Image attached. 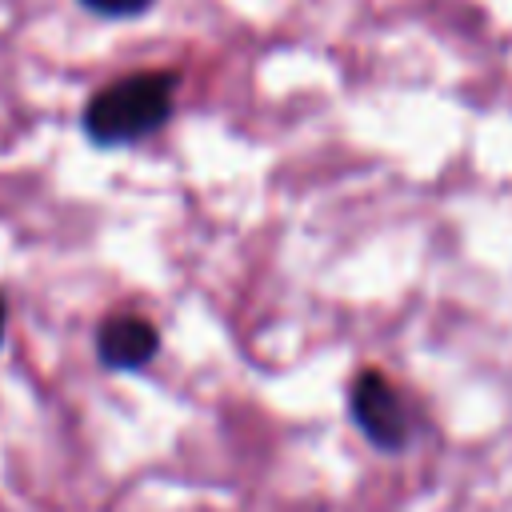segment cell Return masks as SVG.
Listing matches in <instances>:
<instances>
[{"instance_id":"cell-1","label":"cell","mask_w":512,"mask_h":512,"mask_svg":"<svg viewBox=\"0 0 512 512\" xmlns=\"http://www.w3.org/2000/svg\"><path fill=\"white\" fill-rule=\"evenodd\" d=\"M180 72L140 68L96 88L80 108V132L96 148H128L156 136L176 112Z\"/></svg>"},{"instance_id":"cell-2","label":"cell","mask_w":512,"mask_h":512,"mask_svg":"<svg viewBox=\"0 0 512 512\" xmlns=\"http://www.w3.org/2000/svg\"><path fill=\"white\" fill-rule=\"evenodd\" d=\"M348 416L376 452H404L412 440L408 404L380 368H360L348 380Z\"/></svg>"},{"instance_id":"cell-3","label":"cell","mask_w":512,"mask_h":512,"mask_svg":"<svg viewBox=\"0 0 512 512\" xmlns=\"http://www.w3.org/2000/svg\"><path fill=\"white\" fill-rule=\"evenodd\" d=\"M160 352V332L144 316H108L96 328V360L112 372H136Z\"/></svg>"},{"instance_id":"cell-4","label":"cell","mask_w":512,"mask_h":512,"mask_svg":"<svg viewBox=\"0 0 512 512\" xmlns=\"http://www.w3.org/2000/svg\"><path fill=\"white\" fill-rule=\"evenodd\" d=\"M76 4L96 20H140L144 12L156 8V0H76Z\"/></svg>"},{"instance_id":"cell-5","label":"cell","mask_w":512,"mask_h":512,"mask_svg":"<svg viewBox=\"0 0 512 512\" xmlns=\"http://www.w3.org/2000/svg\"><path fill=\"white\" fill-rule=\"evenodd\" d=\"M4 328H8V304H4V292H0V344H4Z\"/></svg>"}]
</instances>
